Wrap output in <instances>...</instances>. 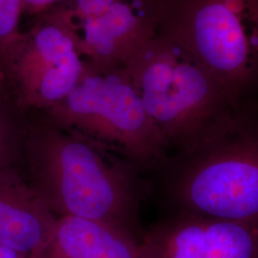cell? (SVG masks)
Returning <instances> with one entry per match:
<instances>
[{"label": "cell", "instance_id": "cell-1", "mask_svg": "<svg viewBox=\"0 0 258 258\" xmlns=\"http://www.w3.org/2000/svg\"><path fill=\"white\" fill-rule=\"evenodd\" d=\"M24 127L29 182L57 217L102 222L137 239L147 185L138 168L87 139L59 128L42 113Z\"/></svg>", "mask_w": 258, "mask_h": 258}, {"label": "cell", "instance_id": "cell-2", "mask_svg": "<svg viewBox=\"0 0 258 258\" xmlns=\"http://www.w3.org/2000/svg\"><path fill=\"white\" fill-rule=\"evenodd\" d=\"M122 67L174 155L206 142L240 111L205 66L159 29Z\"/></svg>", "mask_w": 258, "mask_h": 258}, {"label": "cell", "instance_id": "cell-3", "mask_svg": "<svg viewBox=\"0 0 258 258\" xmlns=\"http://www.w3.org/2000/svg\"><path fill=\"white\" fill-rule=\"evenodd\" d=\"M157 169L173 212L258 225V103Z\"/></svg>", "mask_w": 258, "mask_h": 258}, {"label": "cell", "instance_id": "cell-4", "mask_svg": "<svg viewBox=\"0 0 258 258\" xmlns=\"http://www.w3.org/2000/svg\"><path fill=\"white\" fill-rule=\"evenodd\" d=\"M159 2V30L205 66L237 110L257 104L258 0Z\"/></svg>", "mask_w": 258, "mask_h": 258}, {"label": "cell", "instance_id": "cell-5", "mask_svg": "<svg viewBox=\"0 0 258 258\" xmlns=\"http://www.w3.org/2000/svg\"><path fill=\"white\" fill-rule=\"evenodd\" d=\"M59 128L120 155L139 170L157 169L169 148L123 67L85 61L83 76L61 102L42 112Z\"/></svg>", "mask_w": 258, "mask_h": 258}, {"label": "cell", "instance_id": "cell-6", "mask_svg": "<svg viewBox=\"0 0 258 258\" xmlns=\"http://www.w3.org/2000/svg\"><path fill=\"white\" fill-rule=\"evenodd\" d=\"M85 68L74 34L61 14L34 19L2 65L10 102L24 113H42L74 89Z\"/></svg>", "mask_w": 258, "mask_h": 258}, {"label": "cell", "instance_id": "cell-7", "mask_svg": "<svg viewBox=\"0 0 258 258\" xmlns=\"http://www.w3.org/2000/svg\"><path fill=\"white\" fill-rule=\"evenodd\" d=\"M138 258H258V225L172 212L144 232Z\"/></svg>", "mask_w": 258, "mask_h": 258}, {"label": "cell", "instance_id": "cell-8", "mask_svg": "<svg viewBox=\"0 0 258 258\" xmlns=\"http://www.w3.org/2000/svg\"><path fill=\"white\" fill-rule=\"evenodd\" d=\"M61 16L71 28L87 63L99 68L120 67L156 34L160 2L118 0L96 17L69 19Z\"/></svg>", "mask_w": 258, "mask_h": 258}, {"label": "cell", "instance_id": "cell-9", "mask_svg": "<svg viewBox=\"0 0 258 258\" xmlns=\"http://www.w3.org/2000/svg\"><path fill=\"white\" fill-rule=\"evenodd\" d=\"M58 217L13 166L0 169V244L36 258Z\"/></svg>", "mask_w": 258, "mask_h": 258}, {"label": "cell", "instance_id": "cell-10", "mask_svg": "<svg viewBox=\"0 0 258 258\" xmlns=\"http://www.w3.org/2000/svg\"><path fill=\"white\" fill-rule=\"evenodd\" d=\"M139 244L135 236L108 224L61 216L36 258H138Z\"/></svg>", "mask_w": 258, "mask_h": 258}, {"label": "cell", "instance_id": "cell-11", "mask_svg": "<svg viewBox=\"0 0 258 258\" xmlns=\"http://www.w3.org/2000/svg\"><path fill=\"white\" fill-rule=\"evenodd\" d=\"M8 102L0 101V169L12 166L22 150L24 128H19Z\"/></svg>", "mask_w": 258, "mask_h": 258}, {"label": "cell", "instance_id": "cell-12", "mask_svg": "<svg viewBox=\"0 0 258 258\" xmlns=\"http://www.w3.org/2000/svg\"><path fill=\"white\" fill-rule=\"evenodd\" d=\"M21 17L22 0H0V67L20 37Z\"/></svg>", "mask_w": 258, "mask_h": 258}, {"label": "cell", "instance_id": "cell-13", "mask_svg": "<svg viewBox=\"0 0 258 258\" xmlns=\"http://www.w3.org/2000/svg\"><path fill=\"white\" fill-rule=\"evenodd\" d=\"M118 0H66L55 6L69 19H85L96 17L108 9Z\"/></svg>", "mask_w": 258, "mask_h": 258}, {"label": "cell", "instance_id": "cell-14", "mask_svg": "<svg viewBox=\"0 0 258 258\" xmlns=\"http://www.w3.org/2000/svg\"><path fill=\"white\" fill-rule=\"evenodd\" d=\"M66 0H22V16L35 19Z\"/></svg>", "mask_w": 258, "mask_h": 258}, {"label": "cell", "instance_id": "cell-15", "mask_svg": "<svg viewBox=\"0 0 258 258\" xmlns=\"http://www.w3.org/2000/svg\"><path fill=\"white\" fill-rule=\"evenodd\" d=\"M27 254L0 244V258H29Z\"/></svg>", "mask_w": 258, "mask_h": 258}, {"label": "cell", "instance_id": "cell-16", "mask_svg": "<svg viewBox=\"0 0 258 258\" xmlns=\"http://www.w3.org/2000/svg\"><path fill=\"white\" fill-rule=\"evenodd\" d=\"M2 100L10 101L8 92H7V86H6L5 78H4L3 71L0 67V101H2Z\"/></svg>", "mask_w": 258, "mask_h": 258}, {"label": "cell", "instance_id": "cell-17", "mask_svg": "<svg viewBox=\"0 0 258 258\" xmlns=\"http://www.w3.org/2000/svg\"><path fill=\"white\" fill-rule=\"evenodd\" d=\"M29 258H32V257H29Z\"/></svg>", "mask_w": 258, "mask_h": 258}]
</instances>
